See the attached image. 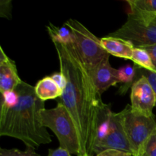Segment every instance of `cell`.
Masks as SVG:
<instances>
[{
	"mask_svg": "<svg viewBox=\"0 0 156 156\" xmlns=\"http://www.w3.org/2000/svg\"><path fill=\"white\" fill-rule=\"evenodd\" d=\"M0 156H41L35 152V149L26 148V150L21 151L17 149H0Z\"/></svg>",
	"mask_w": 156,
	"mask_h": 156,
	"instance_id": "ac0fdd59",
	"label": "cell"
},
{
	"mask_svg": "<svg viewBox=\"0 0 156 156\" xmlns=\"http://www.w3.org/2000/svg\"><path fill=\"white\" fill-rule=\"evenodd\" d=\"M18 100L12 106L1 105L0 136L23 142L26 148L36 150L51 143V136L43 125L41 112L45 104L35 93L34 86L23 82L15 90Z\"/></svg>",
	"mask_w": 156,
	"mask_h": 156,
	"instance_id": "7a4b0ae2",
	"label": "cell"
},
{
	"mask_svg": "<svg viewBox=\"0 0 156 156\" xmlns=\"http://www.w3.org/2000/svg\"><path fill=\"white\" fill-rule=\"evenodd\" d=\"M47 156H73L69 151L59 147L56 149H49Z\"/></svg>",
	"mask_w": 156,
	"mask_h": 156,
	"instance_id": "cb8c5ba5",
	"label": "cell"
},
{
	"mask_svg": "<svg viewBox=\"0 0 156 156\" xmlns=\"http://www.w3.org/2000/svg\"><path fill=\"white\" fill-rule=\"evenodd\" d=\"M47 29L53 43H57L62 45L74 44V34L71 29L66 24H63L62 27H56L50 22L47 26Z\"/></svg>",
	"mask_w": 156,
	"mask_h": 156,
	"instance_id": "5bb4252c",
	"label": "cell"
},
{
	"mask_svg": "<svg viewBox=\"0 0 156 156\" xmlns=\"http://www.w3.org/2000/svg\"><path fill=\"white\" fill-rule=\"evenodd\" d=\"M131 60L136 66L149 71H154V66L152 59L149 53L141 47H135L133 53Z\"/></svg>",
	"mask_w": 156,
	"mask_h": 156,
	"instance_id": "2e32d148",
	"label": "cell"
},
{
	"mask_svg": "<svg viewBox=\"0 0 156 156\" xmlns=\"http://www.w3.org/2000/svg\"><path fill=\"white\" fill-rule=\"evenodd\" d=\"M131 110L134 114L152 117L154 107H155L156 97L155 91L148 79L140 77L131 87Z\"/></svg>",
	"mask_w": 156,
	"mask_h": 156,
	"instance_id": "ba28073f",
	"label": "cell"
},
{
	"mask_svg": "<svg viewBox=\"0 0 156 156\" xmlns=\"http://www.w3.org/2000/svg\"><path fill=\"white\" fill-rule=\"evenodd\" d=\"M110 56H107L96 66L89 69L94 84L101 94L111 87L120 83L118 69L113 68L109 62Z\"/></svg>",
	"mask_w": 156,
	"mask_h": 156,
	"instance_id": "9c48e42d",
	"label": "cell"
},
{
	"mask_svg": "<svg viewBox=\"0 0 156 156\" xmlns=\"http://www.w3.org/2000/svg\"><path fill=\"white\" fill-rule=\"evenodd\" d=\"M136 156H156V129L140 146Z\"/></svg>",
	"mask_w": 156,
	"mask_h": 156,
	"instance_id": "e0dca14e",
	"label": "cell"
},
{
	"mask_svg": "<svg viewBox=\"0 0 156 156\" xmlns=\"http://www.w3.org/2000/svg\"><path fill=\"white\" fill-rule=\"evenodd\" d=\"M41 115L43 125L51 129L57 137L59 147L72 155H82L77 131L63 105L58 103L56 108L44 110Z\"/></svg>",
	"mask_w": 156,
	"mask_h": 156,
	"instance_id": "3957f363",
	"label": "cell"
},
{
	"mask_svg": "<svg viewBox=\"0 0 156 156\" xmlns=\"http://www.w3.org/2000/svg\"><path fill=\"white\" fill-rule=\"evenodd\" d=\"M101 44L109 55L126 59H132L135 47L130 41L106 36L101 39Z\"/></svg>",
	"mask_w": 156,
	"mask_h": 156,
	"instance_id": "8fae6325",
	"label": "cell"
},
{
	"mask_svg": "<svg viewBox=\"0 0 156 156\" xmlns=\"http://www.w3.org/2000/svg\"><path fill=\"white\" fill-rule=\"evenodd\" d=\"M22 82L16 65L0 47V92L2 94L15 91Z\"/></svg>",
	"mask_w": 156,
	"mask_h": 156,
	"instance_id": "30bf717a",
	"label": "cell"
},
{
	"mask_svg": "<svg viewBox=\"0 0 156 156\" xmlns=\"http://www.w3.org/2000/svg\"><path fill=\"white\" fill-rule=\"evenodd\" d=\"M96 156H133L129 152L123 151L115 150V149H108L96 155Z\"/></svg>",
	"mask_w": 156,
	"mask_h": 156,
	"instance_id": "7402d4cb",
	"label": "cell"
},
{
	"mask_svg": "<svg viewBox=\"0 0 156 156\" xmlns=\"http://www.w3.org/2000/svg\"><path fill=\"white\" fill-rule=\"evenodd\" d=\"M141 48L144 49L149 53L151 59H152V64L154 66V72L156 73V44L151 46H146V47H143Z\"/></svg>",
	"mask_w": 156,
	"mask_h": 156,
	"instance_id": "603a6c76",
	"label": "cell"
},
{
	"mask_svg": "<svg viewBox=\"0 0 156 156\" xmlns=\"http://www.w3.org/2000/svg\"><path fill=\"white\" fill-rule=\"evenodd\" d=\"M122 111L125 131L132 147L133 156H136L140 146L156 129L155 117L154 115L146 117L134 114L129 105Z\"/></svg>",
	"mask_w": 156,
	"mask_h": 156,
	"instance_id": "52a82bcc",
	"label": "cell"
},
{
	"mask_svg": "<svg viewBox=\"0 0 156 156\" xmlns=\"http://www.w3.org/2000/svg\"><path fill=\"white\" fill-rule=\"evenodd\" d=\"M12 2L11 0H1L0 2V16L11 19L12 18Z\"/></svg>",
	"mask_w": 156,
	"mask_h": 156,
	"instance_id": "ffe728a7",
	"label": "cell"
},
{
	"mask_svg": "<svg viewBox=\"0 0 156 156\" xmlns=\"http://www.w3.org/2000/svg\"><path fill=\"white\" fill-rule=\"evenodd\" d=\"M132 15L136 18L152 21L156 18V0H127Z\"/></svg>",
	"mask_w": 156,
	"mask_h": 156,
	"instance_id": "7c38bea8",
	"label": "cell"
},
{
	"mask_svg": "<svg viewBox=\"0 0 156 156\" xmlns=\"http://www.w3.org/2000/svg\"><path fill=\"white\" fill-rule=\"evenodd\" d=\"M119 80L123 84L119 89V94H124L129 87H132L136 77V67L135 65L126 64L118 69Z\"/></svg>",
	"mask_w": 156,
	"mask_h": 156,
	"instance_id": "9a60e30c",
	"label": "cell"
},
{
	"mask_svg": "<svg viewBox=\"0 0 156 156\" xmlns=\"http://www.w3.org/2000/svg\"><path fill=\"white\" fill-rule=\"evenodd\" d=\"M73 31L75 37L74 46L83 62L89 69L96 66L105 58L110 56L104 49L98 39L79 21L69 19L65 24Z\"/></svg>",
	"mask_w": 156,
	"mask_h": 156,
	"instance_id": "5b68a950",
	"label": "cell"
},
{
	"mask_svg": "<svg viewBox=\"0 0 156 156\" xmlns=\"http://www.w3.org/2000/svg\"><path fill=\"white\" fill-rule=\"evenodd\" d=\"M59 59L60 72L66 85L57 99L64 105L76 127L82 155H93V148L102 122L112 111L101 100L90 69L83 62L74 44L53 43Z\"/></svg>",
	"mask_w": 156,
	"mask_h": 156,
	"instance_id": "6da1fadb",
	"label": "cell"
},
{
	"mask_svg": "<svg viewBox=\"0 0 156 156\" xmlns=\"http://www.w3.org/2000/svg\"><path fill=\"white\" fill-rule=\"evenodd\" d=\"M50 77H51L52 79H53V80L56 82V85L59 86V88L63 91V90L65 89L67 82L66 76H64L63 73H62L61 72H59V73H54L52 76H50Z\"/></svg>",
	"mask_w": 156,
	"mask_h": 156,
	"instance_id": "44dd1931",
	"label": "cell"
},
{
	"mask_svg": "<svg viewBox=\"0 0 156 156\" xmlns=\"http://www.w3.org/2000/svg\"><path fill=\"white\" fill-rule=\"evenodd\" d=\"M35 93L41 100H57L62 94V91L50 76L43 78L34 86Z\"/></svg>",
	"mask_w": 156,
	"mask_h": 156,
	"instance_id": "4fadbf2b",
	"label": "cell"
},
{
	"mask_svg": "<svg viewBox=\"0 0 156 156\" xmlns=\"http://www.w3.org/2000/svg\"><path fill=\"white\" fill-rule=\"evenodd\" d=\"M135 65V64H134ZM136 66V65H135ZM136 67V80L140 77H145L148 79L150 85H152V88H153L154 91H155V97H156V73L154 71H149V70L145 69L140 68V67ZM135 80V81H136ZM156 107V104H155Z\"/></svg>",
	"mask_w": 156,
	"mask_h": 156,
	"instance_id": "d6986e66",
	"label": "cell"
},
{
	"mask_svg": "<svg viewBox=\"0 0 156 156\" xmlns=\"http://www.w3.org/2000/svg\"><path fill=\"white\" fill-rule=\"evenodd\" d=\"M108 149L123 151L133 155L123 126V111L113 113L101 124L93 148L96 155Z\"/></svg>",
	"mask_w": 156,
	"mask_h": 156,
	"instance_id": "277c9868",
	"label": "cell"
},
{
	"mask_svg": "<svg viewBox=\"0 0 156 156\" xmlns=\"http://www.w3.org/2000/svg\"><path fill=\"white\" fill-rule=\"evenodd\" d=\"M79 156H93V155H88V154H83V155H81Z\"/></svg>",
	"mask_w": 156,
	"mask_h": 156,
	"instance_id": "d4e9b609",
	"label": "cell"
},
{
	"mask_svg": "<svg viewBox=\"0 0 156 156\" xmlns=\"http://www.w3.org/2000/svg\"><path fill=\"white\" fill-rule=\"evenodd\" d=\"M108 36L130 41L134 47L154 45L156 44V18L145 21L129 13L124 24Z\"/></svg>",
	"mask_w": 156,
	"mask_h": 156,
	"instance_id": "8992f818",
	"label": "cell"
}]
</instances>
